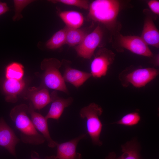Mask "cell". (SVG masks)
Listing matches in <instances>:
<instances>
[{"label": "cell", "instance_id": "obj_1", "mask_svg": "<svg viewBox=\"0 0 159 159\" xmlns=\"http://www.w3.org/2000/svg\"><path fill=\"white\" fill-rule=\"evenodd\" d=\"M28 110L29 107L25 104L17 105L11 110V118L20 132L21 140L23 143L33 145L42 144L46 140L38 132L28 117Z\"/></svg>", "mask_w": 159, "mask_h": 159}, {"label": "cell", "instance_id": "obj_2", "mask_svg": "<svg viewBox=\"0 0 159 159\" xmlns=\"http://www.w3.org/2000/svg\"><path fill=\"white\" fill-rule=\"evenodd\" d=\"M120 8V2L117 0H95L89 5L87 17L110 26L115 23Z\"/></svg>", "mask_w": 159, "mask_h": 159}, {"label": "cell", "instance_id": "obj_3", "mask_svg": "<svg viewBox=\"0 0 159 159\" xmlns=\"http://www.w3.org/2000/svg\"><path fill=\"white\" fill-rule=\"evenodd\" d=\"M62 62L55 58L44 59L41 68L44 71L42 82L44 87L68 93V90L59 69Z\"/></svg>", "mask_w": 159, "mask_h": 159}, {"label": "cell", "instance_id": "obj_4", "mask_svg": "<svg viewBox=\"0 0 159 159\" xmlns=\"http://www.w3.org/2000/svg\"><path fill=\"white\" fill-rule=\"evenodd\" d=\"M102 112V108L94 103L82 108L80 112L81 117L86 119L87 131L92 143L99 146L102 144L100 140L102 125L99 118Z\"/></svg>", "mask_w": 159, "mask_h": 159}, {"label": "cell", "instance_id": "obj_5", "mask_svg": "<svg viewBox=\"0 0 159 159\" xmlns=\"http://www.w3.org/2000/svg\"><path fill=\"white\" fill-rule=\"evenodd\" d=\"M159 71L153 67L140 68L130 71L124 72L120 74L119 79L123 86L129 84L140 88L145 87L158 75Z\"/></svg>", "mask_w": 159, "mask_h": 159}, {"label": "cell", "instance_id": "obj_6", "mask_svg": "<svg viewBox=\"0 0 159 159\" xmlns=\"http://www.w3.org/2000/svg\"><path fill=\"white\" fill-rule=\"evenodd\" d=\"M115 54L111 50L101 49L97 52L90 65L92 76L100 78L105 76L110 66L113 62Z\"/></svg>", "mask_w": 159, "mask_h": 159}, {"label": "cell", "instance_id": "obj_7", "mask_svg": "<svg viewBox=\"0 0 159 159\" xmlns=\"http://www.w3.org/2000/svg\"><path fill=\"white\" fill-rule=\"evenodd\" d=\"M103 35L102 29L98 26L94 30L87 34L81 43L75 46V49L79 56L89 59L101 42Z\"/></svg>", "mask_w": 159, "mask_h": 159}, {"label": "cell", "instance_id": "obj_8", "mask_svg": "<svg viewBox=\"0 0 159 159\" xmlns=\"http://www.w3.org/2000/svg\"><path fill=\"white\" fill-rule=\"evenodd\" d=\"M119 42L122 47L134 54L147 57L153 55L148 45L141 37L121 35L119 37Z\"/></svg>", "mask_w": 159, "mask_h": 159}, {"label": "cell", "instance_id": "obj_9", "mask_svg": "<svg viewBox=\"0 0 159 159\" xmlns=\"http://www.w3.org/2000/svg\"><path fill=\"white\" fill-rule=\"evenodd\" d=\"M20 139L6 123L4 119L0 118V146L4 147L12 155L15 156V148Z\"/></svg>", "mask_w": 159, "mask_h": 159}, {"label": "cell", "instance_id": "obj_10", "mask_svg": "<svg viewBox=\"0 0 159 159\" xmlns=\"http://www.w3.org/2000/svg\"><path fill=\"white\" fill-rule=\"evenodd\" d=\"M86 136L83 134L69 141L57 144L56 157L58 159H82L81 155L76 152L78 142Z\"/></svg>", "mask_w": 159, "mask_h": 159}, {"label": "cell", "instance_id": "obj_11", "mask_svg": "<svg viewBox=\"0 0 159 159\" xmlns=\"http://www.w3.org/2000/svg\"><path fill=\"white\" fill-rule=\"evenodd\" d=\"M28 113L31 116V119L36 129L40 132L48 143V146L53 148L56 146L58 143L51 138L49 132L47 120L45 117L36 112L32 105L29 107Z\"/></svg>", "mask_w": 159, "mask_h": 159}, {"label": "cell", "instance_id": "obj_12", "mask_svg": "<svg viewBox=\"0 0 159 159\" xmlns=\"http://www.w3.org/2000/svg\"><path fill=\"white\" fill-rule=\"evenodd\" d=\"M50 96L52 104L48 113L45 117L47 120L51 118L58 120L64 109L72 103L73 99L71 97L66 99L61 98L58 96L57 92L55 91L51 93Z\"/></svg>", "mask_w": 159, "mask_h": 159}, {"label": "cell", "instance_id": "obj_13", "mask_svg": "<svg viewBox=\"0 0 159 159\" xmlns=\"http://www.w3.org/2000/svg\"><path fill=\"white\" fill-rule=\"evenodd\" d=\"M25 84L23 79L17 80L6 79L3 84V89L6 94V100L14 103L17 100V96L24 89Z\"/></svg>", "mask_w": 159, "mask_h": 159}, {"label": "cell", "instance_id": "obj_14", "mask_svg": "<svg viewBox=\"0 0 159 159\" xmlns=\"http://www.w3.org/2000/svg\"><path fill=\"white\" fill-rule=\"evenodd\" d=\"M30 91L28 98L34 109L40 110L51 102V96L47 88L43 86L34 88Z\"/></svg>", "mask_w": 159, "mask_h": 159}, {"label": "cell", "instance_id": "obj_15", "mask_svg": "<svg viewBox=\"0 0 159 159\" xmlns=\"http://www.w3.org/2000/svg\"><path fill=\"white\" fill-rule=\"evenodd\" d=\"M141 37L148 45L159 48V31L151 18L145 20Z\"/></svg>", "mask_w": 159, "mask_h": 159}, {"label": "cell", "instance_id": "obj_16", "mask_svg": "<svg viewBox=\"0 0 159 159\" xmlns=\"http://www.w3.org/2000/svg\"><path fill=\"white\" fill-rule=\"evenodd\" d=\"M91 77L90 73L69 67L66 68L63 76L65 82L70 83L77 88L82 85Z\"/></svg>", "mask_w": 159, "mask_h": 159}, {"label": "cell", "instance_id": "obj_17", "mask_svg": "<svg viewBox=\"0 0 159 159\" xmlns=\"http://www.w3.org/2000/svg\"><path fill=\"white\" fill-rule=\"evenodd\" d=\"M121 147L123 153L121 156L117 158L115 153L112 152L105 159H141L139 146L136 142H128Z\"/></svg>", "mask_w": 159, "mask_h": 159}, {"label": "cell", "instance_id": "obj_18", "mask_svg": "<svg viewBox=\"0 0 159 159\" xmlns=\"http://www.w3.org/2000/svg\"><path fill=\"white\" fill-rule=\"evenodd\" d=\"M59 16L67 27L79 29L82 25L84 17L82 14L78 11L70 10L61 11Z\"/></svg>", "mask_w": 159, "mask_h": 159}, {"label": "cell", "instance_id": "obj_19", "mask_svg": "<svg viewBox=\"0 0 159 159\" xmlns=\"http://www.w3.org/2000/svg\"><path fill=\"white\" fill-rule=\"evenodd\" d=\"M65 44L70 47L77 46L80 44L87 34L83 30L72 28L66 26Z\"/></svg>", "mask_w": 159, "mask_h": 159}, {"label": "cell", "instance_id": "obj_20", "mask_svg": "<svg viewBox=\"0 0 159 159\" xmlns=\"http://www.w3.org/2000/svg\"><path fill=\"white\" fill-rule=\"evenodd\" d=\"M66 34V27L57 31L47 42L46 47L50 49H55L60 47L65 44Z\"/></svg>", "mask_w": 159, "mask_h": 159}, {"label": "cell", "instance_id": "obj_21", "mask_svg": "<svg viewBox=\"0 0 159 159\" xmlns=\"http://www.w3.org/2000/svg\"><path fill=\"white\" fill-rule=\"evenodd\" d=\"M24 68L21 64L16 62L9 64L5 69L6 79L17 80L23 79L24 75Z\"/></svg>", "mask_w": 159, "mask_h": 159}, {"label": "cell", "instance_id": "obj_22", "mask_svg": "<svg viewBox=\"0 0 159 159\" xmlns=\"http://www.w3.org/2000/svg\"><path fill=\"white\" fill-rule=\"evenodd\" d=\"M140 120V116L137 112L127 113L123 116L117 121L112 124H116L128 126H133L137 124Z\"/></svg>", "mask_w": 159, "mask_h": 159}, {"label": "cell", "instance_id": "obj_23", "mask_svg": "<svg viewBox=\"0 0 159 159\" xmlns=\"http://www.w3.org/2000/svg\"><path fill=\"white\" fill-rule=\"evenodd\" d=\"M32 0H14L15 14L13 17L14 21L18 20L22 17L21 12L27 5L32 3Z\"/></svg>", "mask_w": 159, "mask_h": 159}, {"label": "cell", "instance_id": "obj_24", "mask_svg": "<svg viewBox=\"0 0 159 159\" xmlns=\"http://www.w3.org/2000/svg\"><path fill=\"white\" fill-rule=\"evenodd\" d=\"M53 3H60L87 9H89V2L85 0H54L49 1Z\"/></svg>", "mask_w": 159, "mask_h": 159}, {"label": "cell", "instance_id": "obj_25", "mask_svg": "<svg viewBox=\"0 0 159 159\" xmlns=\"http://www.w3.org/2000/svg\"><path fill=\"white\" fill-rule=\"evenodd\" d=\"M148 5L151 10L155 14L159 15V1L157 0H151L148 2Z\"/></svg>", "mask_w": 159, "mask_h": 159}, {"label": "cell", "instance_id": "obj_26", "mask_svg": "<svg viewBox=\"0 0 159 159\" xmlns=\"http://www.w3.org/2000/svg\"><path fill=\"white\" fill-rule=\"evenodd\" d=\"M9 10L7 4L2 2L0 1V16L6 13Z\"/></svg>", "mask_w": 159, "mask_h": 159}, {"label": "cell", "instance_id": "obj_27", "mask_svg": "<svg viewBox=\"0 0 159 159\" xmlns=\"http://www.w3.org/2000/svg\"><path fill=\"white\" fill-rule=\"evenodd\" d=\"M32 159H40L39 158V156L35 152L33 153L32 155ZM44 159H58L55 156H52L46 157Z\"/></svg>", "mask_w": 159, "mask_h": 159}]
</instances>
